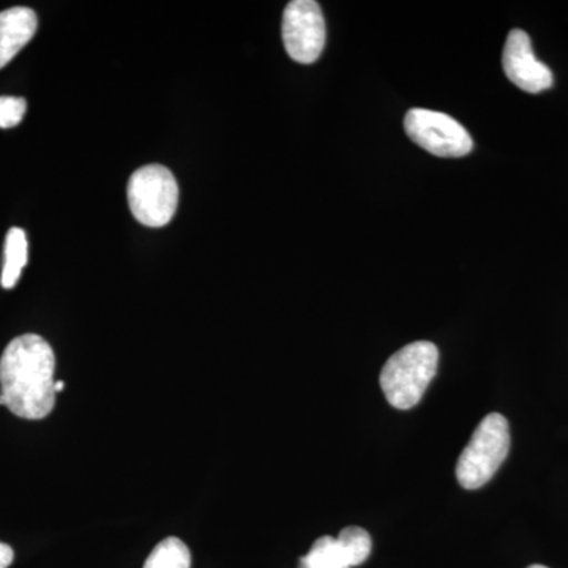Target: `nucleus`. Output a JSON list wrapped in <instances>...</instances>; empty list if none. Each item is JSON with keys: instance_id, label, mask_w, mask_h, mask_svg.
Returning a JSON list of instances; mask_svg holds the SVG:
<instances>
[{"instance_id": "20e7f679", "label": "nucleus", "mask_w": 568, "mask_h": 568, "mask_svg": "<svg viewBox=\"0 0 568 568\" xmlns=\"http://www.w3.org/2000/svg\"><path fill=\"white\" fill-rule=\"evenodd\" d=\"M126 197L138 222L149 227L166 226L178 211V181L162 164H149L134 171L126 186Z\"/></svg>"}, {"instance_id": "9d476101", "label": "nucleus", "mask_w": 568, "mask_h": 568, "mask_svg": "<svg viewBox=\"0 0 568 568\" xmlns=\"http://www.w3.org/2000/svg\"><path fill=\"white\" fill-rule=\"evenodd\" d=\"M353 560L347 555L338 537L324 536L317 538L298 564V568H351Z\"/></svg>"}, {"instance_id": "f03ea898", "label": "nucleus", "mask_w": 568, "mask_h": 568, "mask_svg": "<svg viewBox=\"0 0 568 568\" xmlns=\"http://www.w3.org/2000/svg\"><path fill=\"white\" fill-rule=\"evenodd\" d=\"M439 351L435 343H410L394 355L381 372V387L388 405L395 409H413L436 376Z\"/></svg>"}, {"instance_id": "423d86ee", "label": "nucleus", "mask_w": 568, "mask_h": 568, "mask_svg": "<svg viewBox=\"0 0 568 568\" xmlns=\"http://www.w3.org/2000/svg\"><path fill=\"white\" fill-rule=\"evenodd\" d=\"M282 36L291 59L298 63H313L323 54L325 21L323 10L315 0H293L283 13Z\"/></svg>"}, {"instance_id": "f8f14e48", "label": "nucleus", "mask_w": 568, "mask_h": 568, "mask_svg": "<svg viewBox=\"0 0 568 568\" xmlns=\"http://www.w3.org/2000/svg\"><path fill=\"white\" fill-rule=\"evenodd\" d=\"M339 541L353 560V567L362 566L372 555V537L358 526H347L339 532Z\"/></svg>"}, {"instance_id": "dca6fc26", "label": "nucleus", "mask_w": 568, "mask_h": 568, "mask_svg": "<svg viewBox=\"0 0 568 568\" xmlns=\"http://www.w3.org/2000/svg\"><path fill=\"white\" fill-rule=\"evenodd\" d=\"M528 568H548V567H545V566H538V564H536V566H530Z\"/></svg>"}, {"instance_id": "ddd939ff", "label": "nucleus", "mask_w": 568, "mask_h": 568, "mask_svg": "<svg viewBox=\"0 0 568 568\" xmlns=\"http://www.w3.org/2000/svg\"><path fill=\"white\" fill-rule=\"evenodd\" d=\"M28 111V103L21 97H0V129L9 130L20 125Z\"/></svg>"}, {"instance_id": "6e6552de", "label": "nucleus", "mask_w": 568, "mask_h": 568, "mask_svg": "<svg viewBox=\"0 0 568 568\" xmlns=\"http://www.w3.org/2000/svg\"><path fill=\"white\" fill-rule=\"evenodd\" d=\"M37 28V13L28 7H13L0 13V70L33 39Z\"/></svg>"}, {"instance_id": "39448f33", "label": "nucleus", "mask_w": 568, "mask_h": 568, "mask_svg": "<svg viewBox=\"0 0 568 568\" xmlns=\"http://www.w3.org/2000/svg\"><path fill=\"white\" fill-rule=\"evenodd\" d=\"M405 130L417 145L443 159H459L473 151L465 126L444 112L414 108L406 114Z\"/></svg>"}, {"instance_id": "4468645a", "label": "nucleus", "mask_w": 568, "mask_h": 568, "mask_svg": "<svg viewBox=\"0 0 568 568\" xmlns=\"http://www.w3.org/2000/svg\"><path fill=\"white\" fill-rule=\"evenodd\" d=\"M14 552L11 547L7 544H2L0 541V568H9L11 562H13Z\"/></svg>"}, {"instance_id": "f257e3e1", "label": "nucleus", "mask_w": 568, "mask_h": 568, "mask_svg": "<svg viewBox=\"0 0 568 568\" xmlns=\"http://www.w3.org/2000/svg\"><path fill=\"white\" fill-rule=\"evenodd\" d=\"M55 355L40 335L11 339L0 357V405L26 420H41L55 406Z\"/></svg>"}, {"instance_id": "0eeeda50", "label": "nucleus", "mask_w": 568, "mask_h": 568, "mask_svg": "<svg viewBox=\"0 0 568 568\" xmlns=\"http://www.w3.org/2000/svg\"><path fill=\"white\" fill-rule=\"evenodd\" d=\"M503 67L508 80L528 93L548 91L552 85V73L545 63L537 61L528 33L514 29L508 33L504 47Z\"/></svg>"}, {"instance_id": "7ed1b4c3", "label": "nucleus", "mask_w": 568, "mask_h": 568, "mask_svg": "<svg viewBox=\"0 0 568 568\" xmlns=\"http://www.w3.org/2000/svg\"><path fill=\"white\" fill-rule=\"evenodd\" d=\"M510 450V428L500 414H488L478 424L469 444L459 455L457 478L466 489H478L487 485Z\"/></svg>"}, {"instance_id": "9b49d317", "label": "nucleus", "mask_w": 568, "mask_h": 568, "mask_svg": "<svg viewBox=\"0 0 568 568\" xmlns=\"http://www.w3.org/2000/svg\"><path fill=\"white\" fill-rule=\"evenodd\" d=\"M192 555L185 544L178 537L164 538L160 541L148 560L144 568H190Z\"/></svg>"}, {"instance_id": "2eb2a0df", "label": "nucleus", "mask_w": 568, "mask_h": 568, "mask_svg": "<svg viewBox=\"0 0 568 568\" xmlns=\"http://www.w3.org/2000/svg\"><path fill=\"white\" fill-rule=\"evenodd\" d=\"M63 387H65V383H62V381H55V394H59V392L63 390Z\"/></svg>"}, {"instance_id": "1a4fd4ad", "label": "nucleus", "mask_w": 568, "mask_h": 568, "mask_svg": "<svg viewBox=\"0 0 568 568\" xmlns=\"http://www.w3.org/2000/svg\"><path fill=\"white\" fill-rule=\"evenodd\" d=\"M28 237L20 227H11L3 250L2 287L13 290L28 264Z\"/></svg>"}]
</instances>
